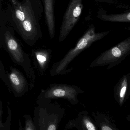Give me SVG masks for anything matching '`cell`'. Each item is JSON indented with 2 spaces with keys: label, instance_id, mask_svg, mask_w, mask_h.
I'll return each mask as SVG.
<instances>
[{
  "label": "cell",
  "instance_id": "6da1fadb",
  "mask_svg": "<svg viewBox=\"0 0 130 130\" xmlns=\"http://www.w3.org/2000/svg\"><path fill=\"white\" fill-rule=\"evenodd\" d=\"M109 33V31L96 32L95 27L93 25H92L80 39L75 47L69 51L60 62L57 68V72H60L72 60L73 58L83 50L88 47L93 42L102 39L108 35Z\"/></svg>",
  "mask_w": 130,
  "mask_h": 130
},
{
  "label": "cell",
  "instance_id": "7a4b0ae2",
  "mask_svg": "<svg viewBox=\"0 0 130 130\" xmlns=\"http://www.w3.org/2000/svg\"><path fill=\"white\" fill-rule=\"evenodd\" d=\"M83 0H70L64 15L59 33V40L67 37L79 20L82 13Z\"/></svg>",
  "mask_w": 130,
  "mask_h": 130
},
{
  "label": "cell",
  "instance_id": "3957f363",
  "mask_svg": "<svg viewBox=\"0 0 130 130\" xmlns=\"http://www.w3.org/2000/svg\"><path fill=\"white\" fill-rule=\"evenodd\" d=\"M19 28L23 36L26 39H30L37 35V22L28 1H26L25 18L24 21L19 25Z\"/></svg>",
  "mask_w": 130,
  "mask_h": 130
},
{
  "label": "cell",
  "instance_id": "277c9868",
  "mask_svg": "<svg viewBox=\"0 0 130 130\" xmlns=\"http://www.w3.org/2000/svg\"><path fill=\"white\" fill-rule=\"evenodd\" d=\"M130 49V37H128L115 47L104 53L103 56L100 58H103V60H107L109 59L118 58L128 51Z\"/></svg>",
  "mask_w": 130,
  "mask_h": 130
},
{
  "label": "cell",
  "instance_id": "5b68a950",
  "mask_svg": "<svg viewBox=\"0 0 130 130\" xmlns=\"http://www.w3.org/2000/svg\"><path fill=\"white\" fill-rule=\"evenodd\" d=\"M54 1V0H44L45 19L51 38H54L55 35Z\"/></svg>",
  "mask_w": 130,
  "mask_h": 130
},
{
  "label": "cell",
  "instance_id": "8992f818",
  "mask_svg": "<svg viewBox=\"0 0 130 130\" xmlns=\"http://www.w3.org/2000/svg\"><path fill=\"white\" fill-rule=\"evenodd\" d=\"M5 40L7 48L13 57L17 62L22 63L21 58H23L22 51L18 42L9 32L5 33Z\"/></svg>",
  "mask_w": 130,
  "mask_h": 130
},
{
  "label": "cell",
  "instance_id": "52a82bcc",
  "mask_svg": "<svg viewBox=\"0 0 130 130\" xmlns=\"http://www.w3.org/2000/svg\"><path fill=\"white\" fill-rule=\"evenodd\" d=\"M96 16L103 21L116 22H130V12L124 13L119 14L108 15L104 10H100L97 13Z\"/></svg>",
  "mask_w": 130,
  "mask_h": 130
},
{
  "label": "cell",
  "instance_id": "ba28073f",
  "mask_svg": "<svg viewBox=\"0 0 130 130\" xmlns=\"http://www.w3.org/2000/svg\"><path fill=\"white\" fill-rule=\"evenodd\" d=\"M10 79L13 87L17 92H21L24 89L25 85V82L22 75L16 71H13L10 75Z\"/></svg>",
  "mask_w": 130,
  "mask_h": 130
},
{
  "label": "cell",
  "instance_id": "9c48e42d",
  "mask_svg": "<svg viewBox=\"0 0 130 130\" xmlns=\"http://www.w3.org/2000/svg\"><path fill=\"white\" fill-rule=\"evenodd\" d=\"M53 95L57 97H62L65 95V91L61 89H56L53 91Z\"/></svg>",
  "mask_w": 130,
  "mask_h": 130
},
{
  "label": "cell",
  "instance_id": "30bf717a",
  "mask_svg": "<svg viewBox=\"0 0 130 130\" xmlns=\"http://www.w3.org/2000/svg\"><path fill=\"white\" fill-rule=\"evenodd\" d=\"M37 60L40 63L42 64L46 61V58L45 56L42 54L41 53H38L36 54Z\"/></svg>",
  "mask_w": 130,
  "mask_h": 130
},
{
  "label": "cell",
  "instance_id": "8fae6325",
  "mask_svg": "<svg viewBox=\"0 0 130 130\" xmlns=\"http://www.w3.org/2000/svg\"><path fill=\"white\" fill-rule=\"evenodd\" d=\"M86 125L87 128L89 130H95L96 128H95V126L93 124L89 122L88 121H86Z\"/></svg>",
  "mask_w": 130,
  "mask_h": 130
},
{
  "label": "cell",
  "instance_id": "7c38bea8",
  "mask_svg": "<svg viewBox=\"0 0 130 130\" xmlns=\"http://www.w3.org/2000/svg\"><path fill=\"white\" fill-rule=\"evenodd\" d=\"M126 87L124 86L122 88L120 92V97L121 98H123L126 92Z\"/></svg>",
  "mask_w": 130,
  "mask_h": 130
},
{
  "label": "cell",
  "instance_id": "4fadbf2b",
  "mask_svg": "<svg viewBox=\"0 0 130 130\" xmlns=\"http://www.w3.org/2000/svg\"><path fill=\"white\" fill-rule=\"evenodd\" d=\"M48 130H56V127L55 125L54 124H51L48 127V128H47Z\"/></svg>",
  "mask_w": 130,
  "mask_h": 130
},
{
  "label": "cell",
  "instance_id": "5bb4252c",
  "mask_svg": "<svg viewBox=\"0 0 130 130\" xmlns=\"http://www.w3.org/2000/svg\"><path fill=\"white\" fill-rule=\"evenodd\" d=\"M102 130H112V129L109 127L107 126H103L102 127Z\"/></svg>",
  "mask_w": 130,
  "mask_h": 130
}]
</instances>
